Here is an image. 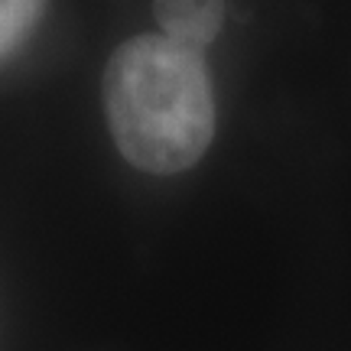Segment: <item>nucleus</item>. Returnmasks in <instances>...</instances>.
Segmentation results:
<instances>
[{
  "label": "nucleus",
  "mask_w": 351,
  "mask_h": 351,
  "mask_svg": "<svg viewBox=\"0 0 351 351\" xmlns=\"http://www.w3.org/2000/svg\"><path fill=\"white\" fill-rule=\"evenodd\" d=\"M104 114L114 147L153 176L186 173L215 137V95L205 56L163 33L121 43L104 69Z\"/></svg>",
  "instance_id": "1"
},
{
  "label": "nucleus",
  "mask_w": 351,
  "mask_h": 351,
  "mask_svg": "<svg viewBox=\"0 0 351 351\" xmlns=\"http://www.w3.org/2000/svg\"><path fill=\"white\" fill-rule=\"evenodd\" d=\"M160 33L192 52L212 46L225 23V0H153Z\"/></svg>",
  "instance_id": "2"
},
{
  "label": "nucleus",
  "mask_w": 351,
  "mask_h": 351,
  "mask_svg": "<svg viewBox=\"0 0 351 351\" xmlns=\"http://www.w3.org/2000/svg\"><path fill=\"white\" fill-rule=\"evenodd\" d=\"M46 0H0V59L23 46V39L36 29Z\"/></svg>",
  "instance_id": "3"
}]
</instances>
